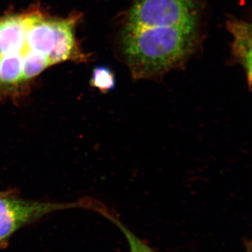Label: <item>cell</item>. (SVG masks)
<instances>
[{
	"label": "cell",
	"instance_id": "1",
	"mask_svg": "<svg viewBox=\"0 0 252 252\" xmlns=\"http://www.w3.org/2000/svg\"><path fill=\"white\" fill-rule=\"evenodd\" d=\"M197 26L136 27L126 24L121 34L124 61L135 80H158L182 67L198 44Z\"/></svg>",
	"mask_w": 252,
	"mask_h": 252
},
{
	"label": "cell",
	"instance_id": "2",
	"mask_svg": "<svg viewBox=\"0 0 252 252\" xmlns=\"http://www.w3.org/2000/svg\"><path fill=\"white\" fill-rule=\"evenodd\" d=\"M198 8L194 0H133L127 24L136 27L197 26Z\"/></svg>",
	"mask_w": 252,
	"mask_h": 252
},
{
	"label": "cell",
	"instance_id": "3",
	"mask_svg": "<svg viewBox=\"0 0 252 252\" xmlns=\"http://www.w3.org/2000/svg\"><path fill=\"white\" fill-rule=\"evenodd\" d=\"M91 200L85 198L79 203H43L18 198L15 192L0 197V245H5L11 235L22 227L51 212L75 207L90 210Z\"/></svg>",
	"mask_w": 252,
	"mask_h": 252
},
{
	"label": "cell",
	"instance_id": "4",
	"mask_svg": "<svg viewBox=\"0 0 252 252\" xmlns=\"http://www.w3.org/2000/svg\"><path fill=\"white\" fill-rule=\"evenodd\" d=\"M35 12L10 16L0 19V41L2 55L24 54L26 32Z\"/></svg>",
	"mask_w": 252,
	"mask_h": 252
},
{
	"label": "cell",
	"instance_id": "5",
	"mask_svg": "<svg viewBox=\"0 0 252 252\" xmlns=\"http://www.w3.org/2000/svg\"><path fill=\"white\" fill-rule=\"evenodd\" d=\"M76 18L54 19L56 42L54 49L48 56L51 65L68 60L84 59V55L78 49L74 38Z\"/></svg>",
	"mask_w": 252,
	"mask_h": 252
},
{
	"label": "cell",
	"instance_id": "6",
	"mask_svg": "<svg viewBox=\"0 0 252 252\" xmlns=\"http://www.w3.org/2000/svg\"><path fill=\"white\" fill-rule=\"evenodd\" d=\"M227 28L233 36L232 52L246 73L249 90L252 87V26L250 23L230 18Z\"/></svg>",
	"mask_w": 252,
	"mask_h": 252
},
{
	"label": "cell",
	"instance_id": "7",
	"mask_svg": "<svg viewBox=\"0 0 252 252\" xmlns=\"http://www.w3.org/2000/svg\"><path fill=\"white\" fill-rule=\"evenodd\" d=\"M26 42L28 50L48 57L56 42L54 19L46 18L35 12L26 32Z\"/></svg>",
	"mask_w": 252,
	"mask_h": 252
},
{
	"label": "cell",
	"instance_id": "8",
	"mask_svg": "<svg viewBox=\"0 0 252 252\" xmlns=\"http://www.w3.org/2000/svg\"><path fill=\"white\" fill-rule=\"evenodd\" d=\"M22 60L21 54H8L0 59V95L18 96L22 93Z\"/></svg>",
	"mask_w": 252,
	"mask_h": 252
},
{
	"label": "cell",
	"instance_id": "9",
	"mask_svg": "<svg viewBox=\"0 0 252 252\" xmlns=\"http://www.w3.org/2000/svg\"><path fill=\"white\" fill-rule=\"evenodd\" d=\"M97 212L103 215L107 220H111L124 233L127 243H128L130 252H157L153 248H151L148 244L142 240V239L138 238L130 229H128L121 221L120 218L118 216L117 212L113 211L112 209H109L104 204L101 203Z\"/></svg>",
	"mask_w": 252,
	"mask_h": 252
},
{
	"label": "cell",
	"instance_id": "10",
	"mask_svg": "<svg viewBox=\"0 0 252 252\" xmlns=\"http://www.w3.org/2000/svg\"><path fill=\"white\" fill-rule=\"evenodd\" d=\"M51 66L47 56L36 51L27 50L23 55L22 78L26 84L28 81L41 74L44 69Z\"/></svg>",
	"mask_w": 252,
	"mask_h": 252
},
{
	"label": "cell",
	"instance_id": "11",
	"mask_svg": "<svg viewBox=\"0 0 252 252\" xmlns=\"http://www.w3.org/2000/svg\"><path fill=\"white\" fill-rule=\"evenodd\" d=\"M90 84L102 94H108L114 90L117 86L115 74L107 66H97L93 70Z\"/></svg>",
	"mask_w": 252,
	"mask_h": 252
},
{
	"label": "cell",
	"instance_id": "12",
	"mask_svg": "<svg viewBox=\"0 0 252 252\" xmlns=\"http://www.w3.org/2000/svg\"><path fill=\"white\" fill-rule=\"evenodd\" d=\"M14 193V190H6V191H0V197L4 196V195H9V194Z\"/></svg>",
	"mask_w": 252,
	"mask_h": 252
},
{
	"label": "cell",
	"instance_id": "13",
	"mask_svg": "<svg viewBox=\"0 0 252 252\" xmlns=\"http://www.w3.org/2000/svg\"><path fill=\"white\" fill-rule=\"evenodd\" d=\"M1 55H2V49H1V41H0V59H1Z\"/></svg>",
	"mask_w": 252,
	"mask_h": 252
}]
</instances>
